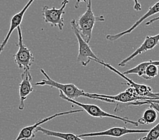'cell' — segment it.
Here are the masks:
<instances>
[{
  "mask_svg": "<svg viewBox=\"0 0 159 140\" xmlns=\"http://www.w3.org/2000/svg\"><path fill=\"white\" fill-rule=\"evenodd\" d=\"M158 13H159V2H157V3H155L153 6L150 7L148 10L147 11V12L143 15V16H142L141 18H140L139 20L136 21L129 28L127 29L126 31H125L116 33L115 35H107L106 36V39L109 41H111V42H114V41H116L118 39H120V38L123 37V36L131 33L139 24H141L142 22L146 20V19L152 16H154V15L157 14Z\"/></svg>",
  "mask_w": 159,
  "mask_h": 140,
  "instance_id": "cell-12",
  "label": "cell"
},
{
  "mask_svg": "<svg viewBox=\"0 0 159 140\" xmlns=\"http://www.w3.org/2000/svg\"><path fill=\"white\" fill-rule=\"evenodd\" d=\"M34 1H35V0H29V1L27 2V3H26V4L25 6L23 8H22L19 12H18L16 14H14L12 16V18H11L9 31H8V32H7V35H6L4 39H3L2 43L0 44V54H1L3 52V51L4 50L6 45H7V42H8L10 38L11 35H12V34L14 32V30L17 28L18 26H20V24L22 23V20H23L25 12L29 8V7L31 6V4L33 3Z\"/></svg>",
  "mask_w": 159,
  "mask_h": 140,
  "instance_id": "cell-14",
  "label": "cell"
},
{
  "mask_svg": "<svg viewBox=\"0 0 159 140\" xmlns=\"http://www.w3.org/2000/svg\"><path fill=\"white\" fill-rule=\"evenodd\" d=\"M59 97L62 99L66 100L69 103H70L75 105H77L78 107L81 108L83 111H85L86 112H88V114L93 117H95V118H111V119H115L119 120L120 121H123L125 124H131L133 125L134 126L138 127L139 126V123L138 121H132L129 119L127 117H119L118 115H115L113 114H111V113H108L103 111L100 107L96 105V104H83L81 103H79L75 100L70 99V98H67L64 94L60 92Z\"/></svg>",
  "mask_w": 159,
  "mask_h": 140,
  "instance_id": "cell-3",
  "label": "cell"
},
{
  "mask_svg": "<svg viewBox=\"0 0 159 140\" xmlns=\"http://www.w3.org/2000/svg\"><path fill=\"white\" fill-rule=\"evenodd\" d=\"M148 132V129H129L125 127H115L102 131L82 134L79 135L78 136L81 138L101 137V136H108V137L112 138H120L128 134H147Z\"/></svg>",
  "mask_w": 159,
  "mask_h": 140,
  "instance_id": "cell-8",
  "label": "cell"
},
{
  "mask_svg": "<svg viewBox=\"0 0 159 140\" xmlns=\"http://www.w3.org/2000/svg\"><path fill=\"white\" fill-rule=\"evenodd\" d=\"M159 43V33L158 35L154 36H147L146 39L143 41V43L140 45L136 50L131 53L129 56H128L127 58L123 59L122 62H120L119 63V66L123 67L127 65L128 62H129L131 60L134 59L135 57H137L139 55H142L143 53H145L148 51L152 50L154 47L157 46V45Z\"/></svg>",
  "mask_w": 159,
  "mask_h": 140,
  "instance_id": "cell-11",
  "label": "cell"
},
{
  "mask_svg": "<svg viewBox=\"0 0 159 140\" xmlns=\"http://www.w3.org/2000/svg\"><path fill=\"white\" fill-rule=\"evenodd\" d=\"M69 0H64L60 8L53 7L50 8L48 6L42 7V15L44 22L52 27H58L60 31H62L64 26L63 15L65 14V8Z\"/></svg>",
  "mask_w": 159,
  "mask_h": 140,
  "instance_id": "cell-6",
  "label": "cell"
},
{
  "mask_svg": "<svg viewBox=\"0 0 159 140\" xmlns=\"http://www.w3.org/2000/svg\"><path fill=\"white\" fill-rule=\"evenodd\" d=\"M92 0H88L87 10L84 14L81 15L76 21L77 27L79 34L86 43H89L92 38L93 29L96 22L104 21V16H95L92 7Z\"/></svg>",
  "mask_w": 159,
  "mask_h": 140,
  "instance_id": "cell-2",
  "label": "cell"
},
{
  "mask_svg": "<svg viewBox=\"0 0 159 140\" xmlns=\"http://www.w3.org/2000/svg\"><path fill=\"white\" fill-rule=\"evenodd\" d=\"M32 76L30 70L23 71L21 74V82L19 84V97L20 103L18 105V109L20 111L24 110L25 107V102L26 98L33 91V87L31 84Z\"/></svg>",
  "mask_w": 159,
  "mask_h": 140,
  "instance_id": "cell-13",
  "label": "cell"
},
{
  "mask_svg": "<svg viewBox=\"0 0 159 140\" xmlns=\"http://www.w3.org/2000/svg\"><path fill=\"white\" fill-rule=\"evenodd\" d=\"M72 30L76 36L79 44V53L77 56V62L83 67H86L90 62L93 60L94 62L100 61V59L98 56L96 55L91 49L89 43H86L79 34V32L77 27L76 20L73 19L70 21Z\"/></svg>",
  "mask_w": 159,
  "mask_h": 140,
  "instance_id": "cell-5",
  "label": "cell"
},
{
  "mask_svg": "<svg viewBox=\"0 0 159 140\" xmlns=\"http://www.w3.org/2000/svg\"><path fill=\"white\" fill-rule=\"evenodd\" d=\"M35 133L37 132H41L44 135L49 136V137H53L59 138L63 140H84L83 138H79L77 135H75L72 133H64V132L54 131L50 129H47L43 127L38 126L35 131Z\"/></svg>",
  "mask_w": 159,
  "mask_h": 140,
  "instance_id": "cell-15",
  "label": "cell"
},
{
  "mask_svg": "<svg viewBox=\"0 0 159 140\" xmlns=\"http://www.w3.org/2000/svg\"><path fill=\"white\" fill-rule=\"evenodd\" d=\"M158 117L157 112L155 110L150 107L149 108L146 109L143 114L142 117L139 119L138 122L139 124H152L156 121Z\"/></svg>",
  "mask_w": 159,
  "mask_h": 140,
  "instance_id": "cell-16",
  "label": "cell"
},
{
  "mask_svg": "<svg viewBox=\"0 0 159 140\" xmlns=\"http://www.w3.org/2000/svg\"><path fill=\"white\" fill-rule=\"evenodd\" d=\"M134 8L135 11H141L142 10V6L140 3L138 2V0H134Z\"/></svg>",
  "mask_w": 159,
  "mask_h": 140,
  "instance_id": "cell-18",
  "label": "cell"
},
{
  "mask_svg": "<svg viewBox=\"0 0 159 140\" xmlns=\"http://www.w3.org/2000/svg\"><path fill=\"white\" fill-rule=\"evenodd\" d=\"M41 73L42 74L45 79H41L40 82H36L35 85V86H50L51 88H57L60 90V92H62L64 95L67 98H70V99L75 100L78 98L80 97H85L92 98L90 93L85 92L83 90L79 89L77 86H75L73 84H62V83H59L56 82L54 79H52L48 74L45 72L43 69H40Z\"/></svg>",
  "mask_w": 159,
  "mask_h": 140,
  "instance_id": "cell-1",
  "label": "cell"
},
{
  "mask_svg": "<svg viewBox=\"0 0 159 140\" xmlns=\"http://www.w3.org/2000/svg\"><path fill=\"white\" fill-rule=\"evenodd\" d=\"M91 96L92 97V99L95 100H100L99 97L102 98H108L114 100L116 103H131V102L138 101L140 100H150V97L145 98V97H141L138 96L137 93L135 92L134 88L131 87L127 88L125 91L123 92H120L115 96H110V95H106V94H99L97 93L92 94L90 93Z\"/></svg>",
  "mask_w": 159,
  "mask_h": 140,
  "instance_id": "cell-9",
  "label": "cell"
},
{
  "mask_svg": "<svg viewBox=\"0 0 159 140\" xmlns=\"http://www.w3.org/2000/svg\"><path fill=\"white\" fill-rule=\"evenodd\" d=\"M158 20H159V16H157V17H155V18H152V19H151V20H150L149 21L146 22L145 24H146V26H149V25H150L151 24H152L153 22H156V21H158Z\"/></svg>",
  "mask_w": 159,
  "mask_h": 140,
  "instance_id": "cell-19",
  "label": "cell"
},
{
  "mask_svg": "<svg viewBox=\"0 0 159 140\" xmlns=\"http://www.w3.org/2000/svg\"><path fill=\"white\" fill-rule=\"evenodd\" d=\"M20 140H25V139H20Z\"/></svg>",
  "mask_w": 159,
  "mask_h": 140,
  "instance_id": "cell-23",
  "label": "cell"
},
{
  "mask_svg": "<svg viewBox=\"0 0 159 140\" xmlns=\"http://www.w3.org/2000/svg\"><path fill=\"white\" fill-rule=\"evenodd\" d=\"M96 63L100 64V65L103 66L104 67L108 68V70H111V71L114 73H116L117 75H119L120 77L123 78L126 81V84L127 85L131 87L132 88H134L135 92L137 93L138 96L141 97H145L148 98L150 96V94L152 93V88H151L149 86L143 85V84H138V83L134 82L132 79L127 78L125 75H124L123 73H120L117 70H116L115 67H113L111 65H110L108 63H105L103 60H100V61H97Z\"/></svg>",
  "mask_w": 159,
  "mask_h": 140,
  "instance_id": "cell-10",
  "label": "cell"
},
{
  "mask_svg": "<svg viewBox=\"0 0 159 140\" xmlns=\"http://www.w3.org/2000/svg\"><path fill=\"white\" fill-rule=\"evenodd\" d=\"M149 100L150 102H152V103H156L159 104V100Z\"/></svg>",
  "mask_w": 159,
  "mask_h": 140,
  "instance_id": "cell-22",
  "label": "cell"
},
{
  "mask_svg": "<svg viewBox=\"0 0 159 140\" xmlns=\"http://www.w3.org/2000/svg\"><path fill=\"white\" fill-rule=\"evenodd\" d=\"M18 40L16 45L18 47V51L13 55L14 62L21 70H30L33 63L35 62V57L30 49L23 43V37L21 26L17 28Z\"/></svg>",
  "mask_w": 159,
  "mask_h": 140,
  "instance_id": "cell-4",
  "label": "cell"
},
{
  "mask_svg": "<svg viewBox=\"0 0 159 140\" xmlns=\"http://www.w3.org/2000/svg\"><path fill=\"white\" fill-rule=\"evenodd\" d=\"M81 2L87 3V0H77L76 3H75V8H76V9L79 8V4H80V3H81Z\"/></svg>",
  "mask_w": 159,
  "mask_h": 140,
  "instance_id": "cell-20",
  "label": "cell"
},
{
  "mask_svg": "<svg viewBox=\"0 0 159 140\" xmlns=\"http://www.w3.org/2000/svg\"><path fill=\"white\" fill-rule=\"evenodd\" d=\"M159 139V123L152 127L145 136L138 140H158Z\"/></svg>",
  "mask_w": 159,
  "mask_h": 140,
  "instance_id": "cell-17",
  "label": "cell"
},
{
  "mask_svg": "<svg viewBox=\"0 0 159 140\" xmlns=\"http://www.w3.org/2000/svg\"><path fill=\"white\" fill-rule=\"evenodd\" d=\"M82 111H83V110L82 108H79V109H77V110H71V111H69L58 112V113H56V114L51 115L50 117H46V118H44L40 121H38L35 123V124L32 125L26 126V127H25L22 129H21V130L20 131L19 134H18L17 138L14 140H20V139L33 140V139L35 137V131L36 129V128L38 126H40L42 124L46 123L48 121H50L58 117L66 115L74 114V113L81 112Z\"/></svg>",
  "mask_w": 159,
  "mask_h": 140,
  "instance_id": "cell-7",
  "label": "cell"
},
{
  "mask_svg": "<svg viewBox=\"0 0 159 140\" xmlns=\"http://www.w3.org/2000/svg\"><path fill=\"white\" fill-rule=\"evenodd\" d=\"M159 97V92L158 93H152L150 94V98H152V100H155L157 98Z\"/></svg>",
  "mask_w": 159,
  "mask_h": 140,
  "instance_id": "cell-21",
  "label": "cell"
}]
</instances>
